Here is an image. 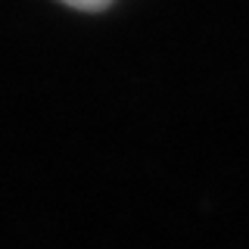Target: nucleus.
<instances>
[{
  "label": "nucleus",
  "mask_w": 249,
  "mask_h": 249,
  "mask_svg": "<svg viewBox=\"0 0 249 249\" xmlns=\"http://www.w3.org/2000/svg\"><path fill=\"white\" fill-rule=\"evenodd\" d=\"M62 3L75 6V10H88V13H93V10H103V6H109L112 0H62Z\"/></svg>",
  "instance_id": "1"
}]
</instances>
